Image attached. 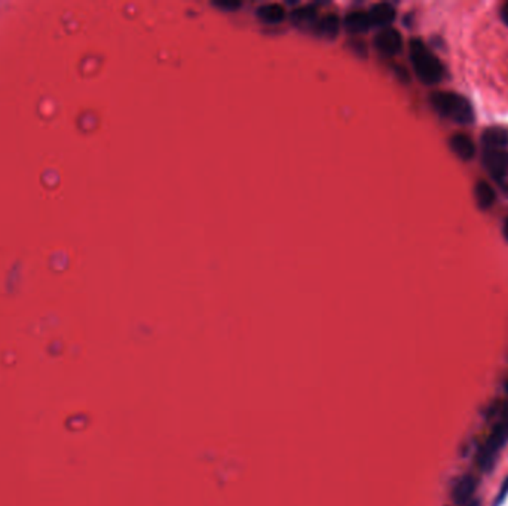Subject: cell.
Returning <instances> with one entry per match:
<instances>
[{
  "label": "cell",
  "instance_id": "obj_1",
  "mask_svg": "<svg viewBox=\"0 0 508 506\" xmlns=\"http://www.w3.org/2000/svg\"><path fill=\"white\" fill-rule=\"evenodd\" d=\"M431 104L442 116L449 117L459 125H471L474 122V108L465 97L457 93H434Z\"/></svg>",
  "mask_w": 508,
  "mask_h": 506
},
{
  "label": "cell",
  "instance_id": "obj_2",
  "mask_svg": "<svg viewBox=\"0 0 508 506\" xmlns=\"http://www.w3.org/2000/svg\"><path fill=\"white\" fill-rule=\"evenodd\" d=\"M410 60H412L418 77L424 84L435 85L443 79V64L421 40L413 39L410 42Z\"/></svg>",
  "mask_w": 508,
  "mask_h": 506
},
{
  "label": "cell",
  "instance_id": "obj_3",
  "mask_svg": "<svg viewBox=\"0 0 508 506\" xmlns=\"http://www.w3.org/2000/svg\"><path fill=\"white\" fill-rule=\"evenodd\" d=\"M507 439H508V428L503 422L498 423L479 453V465L481 469H483V471H490V468H492L495 463L496 453L504 447Z\"/></svg>",
  "mask_w": 508,
  "mask_h": 506
},
{
  "label": "cell",
  "instance_id": "obj_4",
  "mask_svg": "<svg viewBox=\"0 0 508 506\" xmlns=\"http://www.w3.org/2000/svg\"><path fill=\"white\" fill-rule=\"evenodd\" d=\"M483 164L496 182H503L508 173V152L505 149H485Z\"/></svg>",
  "mask_w": 508,
  "mask_h": 506
},
{
  "label": "cell",
  "instance_id": "obj_5",
  "mask_svg": "<svg viewBox=\"0 0 508 506\" xmlns=\"http://www.w3.org/2000/svg\"><path fill=\"white\" fill-rule=\"evenodd\" d=\"M477 481L474 477L471 475H463L458 478L452 489V498L457 505H465L472 499V493L476 492Z\"/></svg>",
  "mask_w": 508,
  "mask_h": 506
},
{
  "label": "cell",
  "instance_id": "obj_6",
  "mask_svg": "<svg viewBox=\"0 0 508 506\" xmlns=\"http://www.w3.org/2000/svg\"><path fill=\"white\" fill-rule=\"evenodd\" d=\"M452 152L462 160H471L476 155V146L465 134H455L449 140Z\"/></svg>",
  "mask_w": 508,
  "mask_h": 506
},
{
  "label": "cell",
  "instance_id": "obj_7",
  "mask_svg": "<svg viewBox=\"0 0 508 506\" xmlns=\"http://www.w3.org/2000/svg\"><path fill=\"white\" fill-rule=\"evenodd\" d=\"M481 143L485 149H507L508 130L503 126H490L481 135Z\"/></svg>",
  "mask_w": 508,
  "mask_h": 506
},
{
  "label": "cell",
  "instance_id": "obj_8",
  "mask_svg": "<svg viewBox=\"0 0 508 506\" xmlns=\"http://www.w3.org/2000/svg\"><path fill=\"white\" fill-rule=\"evenodd\" d=\"M376 47L379 51H382L387 56H394L401 49V36L398 32L387 29L378 34L376 38Z\"/></svg>",
  "mask_w": 508,
  "mask_h": 506
},
{
  "label": "cell",
  "instance_id": "obj_9",
  "mask_svg": "<svg viewBox=\"0 0 508 506\" xmlns=\"http://www.w3.org/2000/svg\"><path fill=\"white\" fill-rule=\"evenodd\" d=\"M474 195H476L479 206L483 208V210L492 206L495 204V200H496V195H495V191L492 189V186H490L486 182H479L476 184Z\"/></svg>",
  "mask_w": 508,
  "mask_h": 506
},
{
  "label": "cell",
  "instance_id": "obj_10",
  "mask_svg": "<svg viewBox=\"0 0 508 506\" xmlns=\"http://www.w3.org/2000/svg\"><path fill=\"white\" fill-rule=\"evenodd\" d=\"M394 16H396V11H394V8H392L391 5L382 3V5H378V6L373 8L372 20L374 23L380 24V25L389 24L392 20H394Z\"/></svg>",
  "mask_w": 508,
  "mask_h": 506
},
{
  "label": "cell",
  "instance_id": "obj_11",
  "mask_svg": "<svg viewBox=\"0 0 508 506\" xmlns=\"http://www.w3.org/2000/svg\"><path fill=\"white\" fill-rule=\"evenodd\" d=\"M266 18H269V20H278V18L282 16V8L281 6H276V5H272V6H266L263 8L261 11Z\"/></svg>",
  "mask_w": 508,
  "mask_h": 506
},
{
  "label": "cell",
  "instance_id": "obj_12",
  "mask_svg": "<svg viewBox=\"0 0 508 506\" xmlns=\"http://www.w3.org/2000/svg\"><path fill=\"white\" fill-rule=\"evenodd\" d=\"M507 496H508V477L505 478L504 483H503V485H501V490H499V493H498V496H496V499H495V502H494V506H499V505H501V503L505 501Z\"/></svg>",
  "mask_w": 508,
  "mask_h": 506
},
{
  "label": "cell",
  "instance_id": "obj_13",
  "mask_svg": "<svg viewBox=\"0 0 508 506\" xmlns=\"http://www.w3.org/2000/svg\"><path fill=\"white\" fill-rule=\"evenodd\" d=\"M503 18H504L505 24L508 25V5H505V6H504V9H503Z\"/></svg>",
  "mask_w": 508,
  "mask_h": 506
},
{
  "label": "cell",
  "instance_id": "obj_14",
  "mask_svg": "<svg viewBox=\"0 0 508 506\" xmlns=\"http://www.w3.org/2000/svg\"><path fill=\"white\" fill-rule=\"evenodd\" d=\"M463 506H480V501L477 499H471L470 502H467Z\"/></svg>",
  "mask_w": 508,
  "mask_h": 506
},
{
  "label": "cell",
  "instance_id": "obj_15",
  "mask_svg": "<svg viewBox=\"0 0 508 506\" xmlns=\"http://www.w3.org/2000/svg\"><path fill=\"white\" fill-rule=\"evenodd\" d=\"M504 237H505V239H507V242H508V217H507V219H505V223H504Z\"/></svg>",
  "mask_w": 508,
  "mask_h": 506
},
{
  "label": "cell",
  "instance_id": "obj_16",
  "mask_svg": "<svg viewBox=\"0 0 508 506\" xmlns=\"http://www.w3.org/2000/svg\"><path fill=\"white\" fill-rule=\"evenodd\" d=\"M503 423L505 424V426L508 428V411H507V414H505V418H504V420H503Z\"/></svg>",
  "mask_w": 508,
  "mask_h": 506
},
{
  "label": "cell",
  "instance_id": "obj_17",
  "mask_svg": "<svg viewBox=\"0 0 508 506\" xmlns=\"http://www.w3.org/2000/svg\"><path fill=\"white\" fill-rule=\"evenodd\" d=\"M505 389L508 391V381H507V383H505Z\"/></svg>",
  "mask_w": 508,
  "mask_h": 506
}]
</instances>
